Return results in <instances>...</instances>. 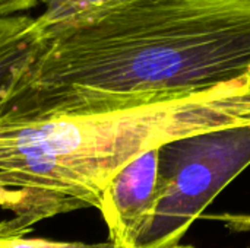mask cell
<instances>
[{"label": "cell", "instance_id": "obj_1", "mask_svg": "<svg viewBox=\"0 0 250 248\" xmlns=\"http://www.w3.org/2000/svg\"><path fill=\"white\" fill-rule=\"evenodd\" d=\"M250 77V0H123L40 38L0 123L127 110Z\"/></svg>", "mask_w": 250, "mask_h": 248}, {"label": "cell", "instance_id": "obj_2", "mask_svg": "<svg viewBox=\"0 0 250 248\" xmlns=\"http://www.w3.org/2000/svg\"><path fill=\"white\" fill-rule=\"evenodd\" d=\"M237 126H250V77L127 110L0 123V183L100 209L107 184L138 156Z\"/></svg>", "mask_w": 250, "mask_h": 248}, {"label": "cell", "instance_id": "obj_3", "mask_svg": "<svg viewBox=\"0 0 250 248\" xmlns=\"http://www.w3.org/2000/svg\"><path fill=\"white\" fill-rule=\"evenodd\" d=\"M250 165V126L177 139L158 149V202L132 248L180 244L214 199Z\"/></svg>", "mask_w": 250, "mask_h": 248}, {"label": "cell", "instance_id": "obj_4", "mask_svg": "<svg viewBox=\"0 0 250 248\" xmlns=\"http://www.w3.org/2000/svg\"><path fill=\"white\" fill-rule=\"evenodd\" d=\"M158 202V149L145 152L122 168L103 191L100 212L108 241L132 248Z\"/></svg>", "mask_w": 250, "mask_h": 248}, {"label": "cell", "instance_id": "obj_5", "mask_svg": "<svg viewBox=\"0 0 250 248\" xmlns=\"http://www.w3.org/2000/svg\"><path fill=\"white\" fill-rule=\"evenodd\" d=\"M40 41L35 18L16 15L0 18V102L16 73Z\"/></svg>", "mask_w": 250, "mask_h": 248}, {"label": "cell", "instance_id": "obj_6", "mask_svg": "<svg viewBox=\"0 0 250 248\" xmlns=\"http://www.w3.org/2000/svg\"><path fill=\"white\" fill-rule=\"evenodd\" d=\"M0 208L13 212V216L26 219L34 225L56 215L83 209L79 203L66 197L31 190H15L0 183Z\"/></svg>", "mask_w": 250, "mask_h": 248}, {"label": "cell", "instance_id": "obj_7", "mask_svg": "<svg viewBox=\"0 0 250 248\" xmlns=\"http://www.w3.org/2000/svg\"><path fill=\"white\" fill-rule=\"evenodd\" d=\"M123 0H41L42 12L35 18L40 38L82 22Z\"/></svg>", "mask_w": 250, "mask_h": 248}, {"label": "cell", "instance_id": "obj_8", "mask_svg": "<svg viewBox=\"0 0 250 248\" xmlns=\"http://www.w3.org/2000/svg\"><path fill=\"white\" fill-rule=\"evenodd\" d=\"M0 248H117L111 241L107 243H79V241H53L45 238L28 237H0Z\"/></svg>", "mask_w": 250, "mask_h": 248}, {"label": "cell", "instance_id": "obj_9", "mask_svg": "<svg viewBox=\"0 0 250 248\" xmlns=\"http://www.w3.org/2000/svg\"><path fill=\"white\" fill-rule=\"evenodd\" d=\"M32 227H34L32 222L13 216L12 219L0 222V237H15V235L26 237V234L32 231Z\"/></svg>", "mask_w": 250, "mask_h": 248}, {"label": "cell", "instance_id": "obj_10", "mask_svg": "<svg viewBox=\"0 0 250 248\" xmlns=\"http://www.w3.org/2000/svg\"><path fill=\"white\" fill-rule=\"evenodd\" d=\"M41 4V0H0V18L22 15Z\"/></svg>", "mask_w": 250, "mask_h": 248}, {"label": "cell", "instance_id": "obj_11", "mask_svg": "<svg viewBox=\"0 0 250 248\" xmlns=\"http://www.w3.org/2000/svg\"><path fill=\"white\" fill-rule=\"evenodd\" d=\"M209 219L221 221L231 231H250V215L223 213V215H211ZM246 248H250V246H248Z\"/></svg>", "mask_w": 250, "mask_h": 248}, {"label": "cell", "instance_id": "obj_12", "mask_svg": "<svg viewBox=\"0 0 250 248\" xmlns=\"http://www.w3.org/2000/svg\"><path fill=\"white\" fill-rule=\"evenodd\" d=\"M170 248H196V247H193V246H190V244H177V246H174V247H170Z\"/></svg>", "mask_w": 250, "mask_h": 248}]
</instances>
